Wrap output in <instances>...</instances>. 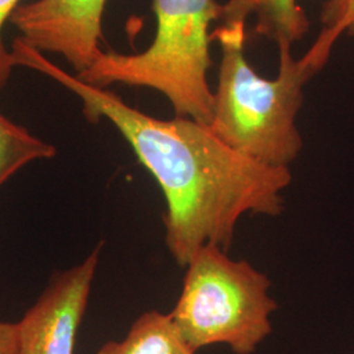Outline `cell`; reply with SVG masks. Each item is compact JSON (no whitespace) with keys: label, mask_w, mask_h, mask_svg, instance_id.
<instances>
[{"label":"cell","mask_w":354,"mask_h":354,"mask_svg":"<svg viewBox=\"0 0 354 354\" xmlns=\"http://www.w3.org/2000/svg\"><path fill=\"white\" fill-rule=\"evenodd\" d=\"M21 0H0V91L4 88L12 75V53L7 49L3 41V26L6 21H10L12 13L20 6Z\"/></svg>","instance_id":"8fae6325"},{"label":"cell","mask_w":354,"mask_h":354,"mask_svg":"<svg viewBox=\"0 0 354 354\" xmlns=\"http://www.w3.org/2000/svg\"><path fill=\"white\" fill-rule=\"evenodd\" d=\"M270 279L245 260L206 245L187 266L183 290L169 313L184 340L197 351L226 344L235 354H253L272 332L277 302Z\"/></svg>","instance_id":"277c9868"},{"label":"cell","mask_w":354,"mask_h":354,"mask_svg":"<svg viewBox=\"0 0 354 354\" xmlns=\"http://www.w3.org/2000/svg\"><path fill=\"white\" fill-rule=\"evenodd\" d=\"M106 1L35 0L20 4L10 23L28 46L64 57L77 75L102 53L100 41Z\"/></svg>","instance_id":"5b68a950"},{"label":"cell","mask_w":354,"mask_h":354,"mask_svg":"<svg viewBox=\"0 0 354 354\" xmlns=\"http://www.w3.org/2000/svg\"><path fill=\"white\" fill-rule=\"evenodd\" d=\"M322 23L323 30L314 45L329 55L342 35H354V0H327L322 11Z\"/></svg>","instance_id":"30bf717a"},{"label":"cell","mask_w":354,"mask_h":354,"mask_svg":"<svg viewBox=\"0 0 354 354\" xmlns=\"http://www.w3.org/2000/svg\"><path fill=\"white\" fill-rule=\"evenodd\" d=\"M156 32L151 45L136 54L106 53L75 76L106 88L117 83L160 92L177 117L209 125L214 92L209 87L210 26L222 19L216 0H153Z\"/></svg>","instance_id":"3957f363"},{"label":"cell","mask_w":354,"mask_h":354,"mask_svg":"<svg viewBox=\"0 0 354 354\" xmlns=\"http://www.w3.org/2000/svg\"><path fill=\"white\" fill-rule=\"evenodd\" d=\"M97 354H196L184 340L171 314L147 311L121 342H108Z\"/></svg>","instance_id":"ba28073f"},{"label":"cell","mask_w":354,"mask_h":354,"mask_svg":"<svg viewBox=\"0 0 354 354\" xmlns=\"http://www.w3.org/2000/svg\"><path fill=\"white\" fill-rule=\"evenodd\" d=\"M55 147L0 113V188L26 165L53 159Z\"/></svg>","instance_id":"9c48e42d"},{"label":"cell","mask_w":354,"mask_h":354,"mask_svg":"<svg viewBox=\"0 0 354 354\" xmlns=\"http://www.w3.org/2000/svg\"><path fill=\"white\" fill-rule=\"evenodd\" d=\"M256 16V33L277 46H292L310 29V20L298 0H227L222 8V21H247Z\"/></svg>","instance_id":"52a82bcc"},{"label":"cell","mask_w":354,"mask_h":354,"mask_svg":"<svg viewBox=\"0 0 354 354\" xmlns=\"http://www.w3.org/2000/svg\"><path fill=\"white\" fill-rule=\"evenodd\" d=\"M102 244L84 261L55 274L17 323L16 354H74Z\"/></svg>","instance_id":"8992f818"},{"label":"cell","mask_w":354,"mask_h":354,"mask_svg":"<svg viewBox=\"0 0 354 354\" xmlns=\"http://www.w3.org/2000/svg\"><path fill=\"white\" fill-rule=\"evenodd\" d=\"M221 48L209 127L219 140L260 165L289 168L304 149L297 117L304 86L328 57L311 46L301 58L279 46V75H259L245 58V21L223 23L212 33Z\"/></svg>","instance_id":"7a4b0ae2"},{"label":"cell","mask_w":354,"mask_h":354,"mask_svg":"<svg viewBox=\"0 0 354 354\" xmlns=\"http://www.w3.org/2000/svg\"><path fill=\"white\" fill-rule=\"evenodd\" d=\"M11 51L15 67L50 77L77 96L88 121L106 120L120 131L165 194V245L177 266L187 268L206 245L228 252L243 215L277 216L283 212L282 193L292 181L290 168L254 162L196 120L143 113L112 91L64 71L20 38Z\"/></svg>","instance_id":"6da1fadb"},{"label":"cell","mask_w":354,"mask_h":354,"mask_svg":"<svg viewBox=\"0 0 354 354\" xmlns=\"http://www.w3.org/2000/svg\"><path fill=\"white\" fill-rule=\"evenodd\" d=\"M17 323L0 322V354H16Z\"/></svg>","instance_id":"7c38bea8"}]
</instances>
